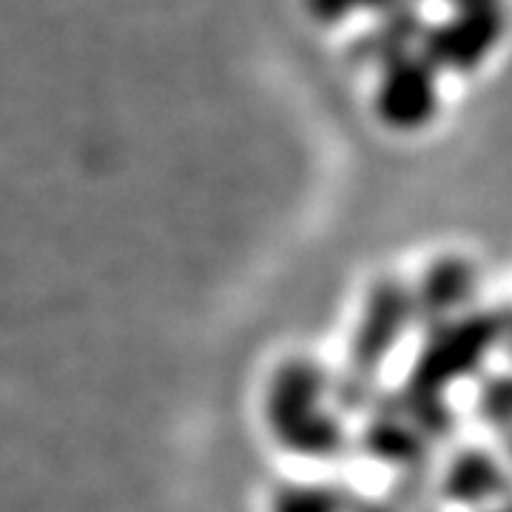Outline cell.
Masks as SVG:
<instances>
[{
    "mask_svg": "<svg viewBox=\"0 0 512 512\" xmlns=\"http://www.w3.org/2000/svg\"><path fill=\"white\" fill-rule=\"evenodd\" d=\"M436 484L447 507L478 512L512 495V473L495 447L456 444L436 470Z\"/></svg>",
    "mask_w": 512,
    "mask_h": 512,
    "instance_id": "obj_5",
    "label": "cell"
},
{
    "mask_svg": "<svg viewBox=\"0 0 512 512\" xmlns=\"http://www.w3.org/2000/svg\"><path fill=\"white\" fill-rule=\"evenodd\" d=\"M478 268L464 256L447 254L427 265L419 285L410 288L413 299V322L424 330L444 325L461 313L476 308Z\"/></svg>",
    "mask_w": 512,
    "mask_h": 512,
    "instance_id": "obj_8",
    "label": "cell"
},
{
    "mask_svg": "<svg viewBox=\"0 0 512 512\" xmlns=\"http://www.w3.org/2000/svg\"><path fill=\"white\" fill-rule=\"evenodd\" d=\"M427 32V23L421 18V6L416 9H399L376 18V23L365 35L350 43L348 57L356 66H387L399 57L416 52L421 37Z\"/></svg>",
    "mask_w": 512,
    "mask_h": 512,
    "instance_id": "obj_9",
    "label": "cell"
},
{
    "mask_svg": "<svg viewBox=\"0 0 512 512\" xmlns=\"http://www.w3.org/2000/svg\"><path fill=\"white\" fill-rule=\"evenodd\" d=\"M322 393V370L308 362L288 367L276 387V424L293 450L305 456L330 458L345 450V430L322 407Z\"/></svg>",
    "mask_w": 512,
    "mask_h": 512,
    "instance_id": "obj_3",
    "label": "cell"
},
{
    "mask_svg": "<svg viewBox=\"0 0 512 512\" xmlns=\"http://www.w3.org/2000/svg\"><path fill=\"white\" fill-rule=\"evenodd\" d=\"M279 512H345V490H333V487L296 490L282 498Z\"/></svg>",
    "mask_w": 512,
    "mask_h": 512,
    "instance_id": "obj_13",
    "label": "cell"
},
{
    "mask_svg": "<svg viewBox=\"0 0 512 512\" xmlns=\"http://www.w3.org/2000/svg\"><path fill=\"white\" fill-rule=\"evenodd\" d=\"M345 512H402L387 495L384 498H370V495H356L345 490Z\"/></svg>",
    "mask_w": 512,
    "mask_h": 512,
    "instance_id": "obj_14",
    "label": "cell"
},
{
    "mask_svg": "<svg viewBox=\"0 0 512 512\" xmlns=\"http://www.w3.org/2000/svg\"><path fill=\"white\" fill-rule=\"evenodd\" d=\"M478 512H512V495H507V498L495 501L493 507H484V510H478Z\"/></svg>",
    "mask_w": 512,
    "mask_h": 512,
    "instance_id": "obj_17",
    "label": "cell"
},
{
    "mask_svg": "<svg viewBox=\"0 0 512 512\" xmlns=\"http://www.w3.org/2000/svg\"><path fill=\"white\" fill-rule=\"evenodd\" d=\"M308 12L319 23H342L353 15H390L399 9H416L421 0H305Z\"/></svg>",
    "mask_w": 512,
    "mask_h": 512,
    "instance_id": "obj_12",
    "label": "cell"
},
{
    "mask_svg": "<svg viewBox=\"0 0 512 512\" xmlns=\"http://www.w3.org/2000/svg\"><path fill=\"white\" fill-rule=\"evenodd\" d=\"M495 450L501 453L504 464L510 467V473H512V430L510 433H504V436H498V447H495Z\"/></svg>",
    "mask_w": 512,
    "mask_h": 512,
    "instance_id": "obj_16",
    "label": "cell"
},
{
    "mask_svg": "<svg viewBox=\"0 0 512 512\" xmlns=\"http://www.w3.org/2000/svg\"><path fill=\"white\" fill-rule=\"evenodd\" d=\"M416 328L410 285L387 276L367 296L362 322L350 345V365L339 382V404L345 410H365L379 396V373L404 336Z\"/></svg>",
    "mask_w": 512,
    "mask_h": 512,
    "instance_id": "obj_2",
    "label": "cell"
},
{
    "mask_svg": "<svg viewBox=\"0 0 512 512\" xmlns=\"http://www.w3.org/2000/svg\"><path fill=\"white\" fill-rule=\"evenodd\" d=\"M450 3H453V0H450Z\"/></svg>",
    "mask_w": 512,
    "mask_h": 512,
    "instance_id": "obj_18",
    "label": "cell"
},
{
    "mask_svg": "<svg viewBox=\"0 0 512 512\" xmlns=\"http://www.w3.org/2000/svg\"><path fill=\"white\" fill-rule=\"evenodd\" d=\"M498 319H501V348L507 350V356L512 359V305L501 308Z\"/></svg>",
    "mask_w": 512,
    "mask_h": 512,
    "instance_id": "obj_15",
    "label": "cell"
},
{
    "mask_svg": "<svg viewBox=\"0 0 512 512\" xmlns=\"http://www.w3.org/2000/svg\"><path fill=\"white\" fill-rule=\"evenodd\" d=\"M507 29L504 0H453V15L427 26L419 52L439 72H473Z\"/></svg>",
    "mask_w": 512,
    "mask_h": 512,
    "instance_id": "obj_4",
    "label": "cell"
},
{
    "mask_svg": "<svg viewBox=\"0 0 512 512\" xmlns=\"http://www.w3.org/2000/svg\"><path fill=\"white\" fill-rule=\"evenodd\" d=\"M367 410H370V424L362 436L367 456L393 467L396 473L439 467L441 450L404 416L393 393H379Z\"/></svg>",
    "mask_w": 512,
    "mask_h": 512,
    "instance_id": "obj_7",
    "label": "cell"
},
{
    "mask_svg": "<svg viewBox=\"0 0 512 512\" xmlns=\"http://www.w3.org/2000/svg\"><path fill=\"white\" fill-rule=\"evenodd\" d=\"M473 416L493 436L512 430V370L478 376Z\"/></svg>",
    "mask_w": 512,
    "mask_h": 512,
    "instance_id": "obj_10",
    "label": "cell"
},
{
    "mask_svg": "<svg viewBox=\"0 0 512 512\" xmlns=\"http://www.w3.org/2000/svg\"><path fill=\"white\" fill-rule=\"evenodd\" d=\"M376 111L396 131H419L439 111V69L419 49L382 66Z\"/></svg>",
    "mask_w": 512,
    "mask_h": 512,
    "instance_id": "obj_6",
    "label": "cell"
},
{
    "mask_svg": "<svg viewBox=\"0 0 512 512\" xmlns=\"http://www.w3.org/2000/svg\"><path fill=\"white\" fill-rule=\"evenodd\" d=\"M436 470H407L396 473L387 498L402 512H447V504L436 484Z\"/></svg>",
    "mask_w": 512,
    "mask_h": 512,
    "instance_id": "obj_11",
    "label": "cell"
},
{
    "mask_svg": "<svg viewBox=\"0 0 512 512\" xmlns=\"http://www.w3.org/2000/svg\"><path fill=\"white\" fill-rule=\"evenodd\" d=\"M501 348L498 311L461 313L421 333V345L402 390L416 396L450 399L456 384L481 376L493 350Z\"/></svg>",
    "mask_w": 512,
    "mask_h": 512,
    "instance_id": "obj_1",
    "label": "cell"
}]
</instances>
